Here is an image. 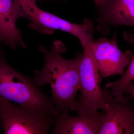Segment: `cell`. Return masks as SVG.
<instances>
[{
  "mask_svg": "<svg viewBox=\"0 0 134 134\" xmlns=\"http://www.w3.org/2000/svg\"><path fill=\"white\" fill-rule=\"evenodd\" d=\"M98 8L97 29L103 34H108L110 26L134 28V0H107Z\"/></svg>",
  "mask_w": 134,
  "mask_h": 134,
  "instance_id": "obj_9",
  "label": "cell"
},
{
  "mask_svg": "<svg viewBox=\"0 0 134 134\" xmlns=\"http://www.w3.org/2000/svg\"><path fill=\"white\" fill-rule=\"evenodd\" d=\"M57 115L39 108L13 104L0 96V121L5 134H46Z\"/></svg>",
  "mask_w": 134,
  "mask_h": 134,
  "instance_id": "obj_4",
  "label": "cell"
},
{
  "mask_svg": "<svg viewBox=\"0 0 134 134\" xmlns=\"http://www.w3.org/2000/svg\"><path fill=\"white\" fill-rule=\"evenodd\" d=\"M39 50L44 56V65L40 70L34 71L33 79L40 86L50 84L52 99L58 113L68 108L75 111L76 99L80 90L79 66L83 53L76 54L72 60L62 56L65 53V45L60 40L53 43L50 49L40 46Z\"/></svg>",
  "mask_w": 134,
  "mask_h": 134,
  "instance_id": "obj_1",
  "label": "cell"
},
{
  "mask_svg": "<svg viewBox=\"0 0 134 134\" xmlns=\"http://www.w3.org/2000/svg\"><path fill=\"white\" fill-rule=\"evenodd\" d=\"M108 108L102 117L98 134H134L133 111L125 98L116 99L107 90H102Z\"/></svg>",
  "mask_w": 134,
  "mask_h": 134,
  "instance_id": "obj_7",
  "label": "cell"
},
{
  "mask_svg": "<svg viewBox=\"0 0 134 134\" xmlns=\"http://www.w3.org/2000/svg\"><path fill=\"white\" fill-rule=\"evenodd\" d=\"M124 39L134 47V36L125 31L123 34ZM121 77L115 82L108 83L107 88H110L112 96L117 100L121 101L124 99V90L126 87L134 80V53L132 60L126 71Z\"/></svg>",
  "mask_w": 134,
  "mask_h": 134,
  "instance_id": "obj_11",
  "label": "cell"
},
{
  "mask_svg": "<svg viewBox=\"0 0 134 134\" xmlns=\"http://www.w3.org/2000/svg\"><path fill=\"white\" fill-rule=\"evenodd\" d=\"M124 93L129 94L134 100V82L130 83L125 88L124 90ZM133 116L134 118V111H133Z\"/></svg>",
  "mask_w": 134,
  "mask_h": 134,
  "instance_id": "obj_12",
  "label": "cell"
},
{
  "mask_svg": "<svg viewBox=\"0 0 134 134\" xmlns=\"http://www.w3.org/2000/svg\"><path fill=\"white\" fill-rule=\"evenodd\" d=\"M90 42L83 47V55L79 66L81 94L76 100L75 111L77 113L99 109L106 111L108 108L102 94L101 76L94 62Z\"/></svg>",
  "mask_w": 134,
  "mask_h": 134,
  "instance_id": "obj_5",
  "label": "cell"
},
{
  "mask_svg": "<svg viewBox=\"0 0 134 134\" xmlns=\"http://www.w3.org/2000/svg\"><path fill=\"white\" fill-rule=\"evenodd\" d=\"M14 2L18 19L26 18L29 26L40 33L51 34L57 30L66 32L76 37L82 47L94 39V26L88 19L82 24H76L44 11L31 0H14Z\"/></svg>",
  "mask_w": 134,
  "mask_h": 134,
  "instance_id": "obj_3",
  "label": "cell"
},
{
  "mask_svg": "<svg viewBox=\"0 0 134 134\" xmlns=\"http://www.w3.org/2000/svg\"><path fill=\"white\" fill-rule=\"evenodd\" d=\"M0 96L20 105L35 107L58 115L52 98L43 93L33 79L14 69L0 48Z\"/></svg>",
  "mask_w": 134,
  "mask_h": 134,
  "instance_id": "obj_2",
  "label": "cell"
},
{
  "mask_svg": "<svg viewBox=\"0 0 134 134\" xmlns=\"http://www.w3.org/2000/svg\"><path fill=\"white\" fill-rule=\"evenodd\" d=\"M96 3V6L98 7H100L103 5L107 0H93Z\"/></svg>",
  "mask_w": 134,
  "mask_h": 134,
  "instance_id": "obj_13",
  "label": "cell"
},
{
  "mask_svg": "<svg viewBox=\"0 0 134 134\" xmlns=\"http://www.w3.org/2000/svg\"><path fill=\"white\" fill-rule=\"evenodd\" d=\"M31 1H32L36 3V1H37V0H31Z\"/></svg>",
  "mask_w": 134,
  "mask_h": 134,
  "instance_id": "obj_14",
  "label": "cell"
},
{
  "mask_svg": "<svg viewBox=\"0 0 134 134\" xmlns=\"http://www.w3.org/2000/svg\"><path fill=\"white\" fill-rule=\"evenodd\" d=\"M68 108L57 115L53 134H98L104 113L88 111L71 116Z\"/></svg>",
  "mask_w": 134,
  "mask_h": 134,
  "instance_id": "obj_8",
  "label": "cell"
},
{
  "mask_svg": "<svg viewBox=\"0 0 134 134\" xmlns=\"http://www.w3.org/2000/svg\"><path fill=\"white\" fill-rule=\"evenodd\" d=\"M18 19L14 0H0V43H5L13 50L19 46L26 48L16 26Z\"/></svg>",
  "mask_w": 134,
  "mask_h": 134,
  "instance_id": "obj_10",
  "label": "cell"
},
{
  "mask_svg": "<svg viewBox=\"0 0 134 134\" xmlns=\"http://www.w3.org/2000/svg\"><path fill=\"white\" fill-rule=\"evenodd\" d=\"M90 44L94 62L102 78L123 74L133 54L131 51L123 52L120 50L117 44V31L111 40L102 37L97 41L93 40Z\"/></svg>",
  "mask_w": 134,
  "mask_h": 134,
  "instance_id": "obj_6",
  "label": "cell"
}]
</instances>
